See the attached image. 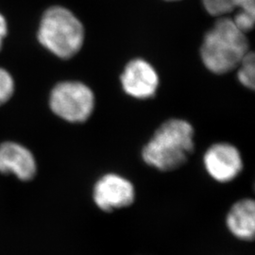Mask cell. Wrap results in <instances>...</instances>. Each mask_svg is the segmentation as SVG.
Here are the masks:
<instances>
[{
  "instance_id": "7a4b0ae2",
  "label": "cell",
  "mask_w": 255,
  "mask_h": 255,
  "mask_svg": "<svg viewBox=\"0 0 255 255\" xmlns=\"http://www.w3.org/2000/svg\"><path fill=\"white\" fill-rule=\"evenodd\" d=\"M246 33L235 25L231 17H219L205 33L201 43V62L210 72L227 74L235 69L250 51Z\"/></svg>"
},
{
  "instance_id": "277c9868",
  "label": "cell",
  "mask_w": 255,
  "mask_h": 255,
  "mask_svg": "<svg viewBox=\"0 0 255 255\" xmlns=\"http://www.w3.org/2000/svg\"><path fill=\"white\" fill-rule=\"evenodd\" d=\"M96 106L95 94L85 83L64 81L55 85L49 96V107L57 117L70 123L90 119Z\"/></svg>"
},
{
  "instance_id": "3957f363",
  "label": "cell",
  "mask_w": 255,
  "mask_h": 255,
  "mask_svg": "<svg viewBox=\"0 0 255 255\" xmlns=\"http://www.w3.org/2000/svg\"><path fill=\"white\" fill-rule=\"evenodd\" d=\"M39 44L62 60H69L82 50L85 28L72 10L51 6L42 14L37 29Z\"/></svg>"
},
{
  "instance_id": "5bb4252c",
  "label": "cell",
  "mask_w": 255,
  "mask_h": 255,
  "mask_svg": "<svg viewBox=\"0 0 255 255\" xmlns=\"http://www.w3.org/2000/svg\"><path fill=\"white\" fill-rule=\"evenodd\" d=\"M237 11H246L255 14V0H236Z\"/></svg>"
},
{
  "instance_id": "9c48e42d",
  "label": "cell",
  "mask_w": 255,
  "mask_h": 255,
  "mask_svg": "<svg viewBox=\"0 0 255 255\" xmlns=\"http://www.w3.org/2000/svg\"><path fill=\"white\" fill-rule=\"evenodd\" d=\"M230 233L240 240L251 241L255 235V203L253 200L243 199L236 202L226 217Z\"/></svg>"
},
{
  "instance_id": "8fae6325",
  "label": "cell",
  "mask_w": 255,
  "mask_h": 255,
  "mask_svg": "<svg viewBox=\"0 0 255 255\" xmlns=\"http://www.w3.org/2000/svg\"><path fill=\"white\" fill-rule=\"evenodd\" d=\"M201 3L208 14L218 18L237 10L236 0H201Z\"/></svg>"
},
{
  "instance_id": "30bf717a",
  "label": "cell",
  "mask_w": 255,
  "mask_h": 255,
  "mask_svg": "<svg viewBox=\"0 0 255 255\" xmlns=\"http://www.w3.org/2000/svg\"><path fill=\"white\" fill-rule=\"evenodd\" d=\"M237 80L244 87L254 90L255 84V53L250 50L237 66Z\"/></svg>"
},
{
  "instance_id": "8992f818",
  "label": "cell",
  "mask_w": 255,
  "mask_h": 255,
  "mask_svg": "<svg viewBox=\"0 0 255 255\" xmlns=\"http://www.w3.org/2000/svg\"><path fill=\"white\" fill-rule=\"evenodd\" d=\"M120 82L128 97L143 101L154 98L160 79L152 64L143 58H134L125 65Z\"/></svg>"
},
{
  "instance_id": "7c38bea8",
  "label": "cell",
  "mask_w": 255,
  "mask_h": 255,
  "mask_svg": "<svg viewBox=\"0 0 255 255\" xmlns=\"http://www.w3.org/2000/svg\"><path fill=\"white\" fill-rule=\"evenodd\" d=\"M15 90L14 80L9 71L0 67V107L11 99Z\"/></svg>"
},
{
  "instance_id": "ba28073f",
  "label": "cell",
  "mask_w": 255,
  "mask_h": 255,
  "mask_svg": "<svg viewBox=\"0 0 255 255\" xmlns=\"http://www.w3.org/2000/svg\"><path fill=\"white\" fill-rule=\"evenodd\" d=\"M36 171V160L26 146L15 142L0 144L1 173L14 174L21 181H29Z\"/></svg>"
},
{
  "instance_id": "52a82bcc",
  "label": "cell",
  "mask_w": 255,
  "mask_h": 255,
  "mask_svg": "<svg viewBox=\"0 0 255 255\" xmlns=\"http://www.w3.org/2000/svg\"><path fill=\"white\" fill-rule=\"evenodd\" d=\"M204 168L216 182H232L243 169L240 151L230 143H216L209 146L203 156Z\"/></svg>"
},
{
  "instance_id": "2e32d148",
  "label": "cell",
  "mask_w": 255,
  "mask_h": 255,
  "mask_svg": "<svg viewBox=\"0 0 255 255\" xmlns=\"http://www.w3.org/2000/svg\"><path fill=\"white\" fill-rule=\"evenodd\" d=\"M164 1H168V2H175V1H181V0H164Z\"/></svg>"
},
{
  "instance_id": "6da1fadb",
  "label": "cell",
  "mask_w": 255,
  "mask_h": 255,
  "mask_svg": "<svg viewBox=\"0 0 255 255\" xmlns=\"http://www.w3.org/2000/svg\"><path fill=\"white\" fill-rule=\"evenodd\" d=\"M194 128L183 119L164 121L142 149L147 165L160 171H172L186 163L194 150Z\"/></svg>"
},
{
  "instance_id": "5b68a950",
  "label": "cell",
  "mask_w": 255,
  "mask_h": 255,
  "mask_svg": "<svg viewBox=\"0 0 255 255\" xmlns=\"http://www.w3.org/2000/svg\"><path fill=\"white\" fill-rule=\"evenodd\" d=\"M93 200L104 212L126 208L135 200V188L132 182L121 175L105 174L94 185Z\"/></svg>"
},
{
  "instance_id": "4fadbf2b",
  "label": "cell",
  "mask_w": 255,
  "mask_h": 255,
  "mask_svg": "<svg viewBox=\"0 0 255 255\" xmlns=\"http://www.w3.org/2000/svg\"><path fill=\"white\" fill-rule=\"evenodd\" d=\"M232 20L241 31L248 34L255 27V14L238 10L234 15V17H232Z\"/></svg>"
},
{
  "instance_id": "9a60e30c",
  "label": "cell",
  "mask_w": 255,
  "mask_h": 255,
  "mask_svg": "<svg viewBox=\"0 0 255 255\" xmlns=\"http://www.w3.org/2000/svg\"><path fill=\"white\" fill-rule=\"evenodd\" d=\"M9 31V27H8V21L6 17L0 12V50L3 47L4 40L8 35Z\"/></svg>"
}]
</instances>
